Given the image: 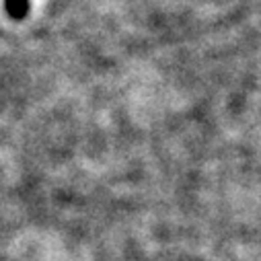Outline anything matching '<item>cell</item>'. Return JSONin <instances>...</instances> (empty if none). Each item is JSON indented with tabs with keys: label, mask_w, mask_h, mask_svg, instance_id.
I'll use <instances>...</instances> for the list:
<instances>
[{
	"label": "cell",
	"mask_w": 261,
	"mask_h": 261,
	"mask_svg": "<svg viewBox=\"0 0 261 261\" xmlns=\"http://www.w3.org/2000/svg\"><path fill=\"white\" fill-rule=\"evenodd\" d=\"M5 9L13 21H23L29 15L31 0H5Z\"/></svg>",
	"instance_id": "cell-1"
}]
</instances>
